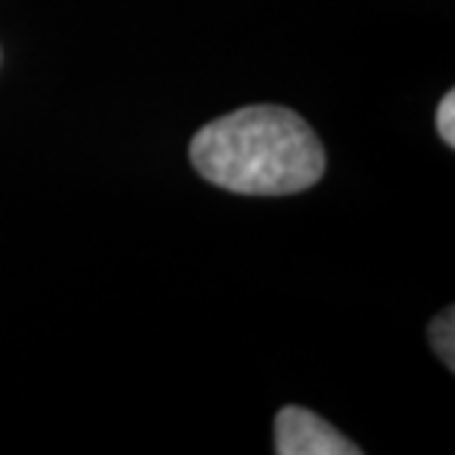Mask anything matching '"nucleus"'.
<instances>
[{
    "instance_id": "7ed1b4c3",
    "label": "nucleus",
    "mask_w": 455,
    "mask_h": 455,
    "mask_svg": "<svg viewBox=\"0 0 455 455\" xmlns=\"http://www.w3.org/2000/svg\"><path fill=\"white\" fill-rule=\"evenodd\" d=\"M455 311L447 307L443 314H438L429 325V340H432V349L438 352V358L447 363L452 370L455 367Z\"/></svg>"
},
{
    "instance_id": "20e7f679",
    "label": "nucleus",
    "mask_w": 455,
    "mask_h": 455,
    "mask_svg": "<svg viewBox=\"0 0 455 455\" xmlns=\"http://www.w3.org/2000/svg\"><path fill=\"white\" fill-rule=\"evenodd\" d=\"M438 133H441V140L452 148L455 145V92L443 95V101L438 107Z\"/></svg>"
},
{
    "instance_id": "f257e3e1",
    "label": "nucleus",
    "mask_w": 455,
    "mask_h": 455,
    "mask_svg": "<svg viewBox=\"0 0 455 455\" xmlns=\"http://www.w3.org/2000/svg\"><path fill=\"white\" fill-rule=\"evenodd\" d=\"M189 160L207 184L243 196H293L325 172V148L302 116L287 107H243L204 124Z\"/></svg>"
},
{
    "instance_id": "f03ea898",
    "label": "nucleus",
    "mask_w": 455,
    "mask_h": 455,
    "mask_svg": "<svg viewBox=\"0 0 455 455\" xmlns=\"http://www.w3.org/2000/svg\"><path fill=\"white\" fill-rule=\"evenodd\" d=\"M275 452L278 455H358L349 438L334 429L320 414L302 405L281 408L275 417Z\"/></svg>"
}]
</instances>
